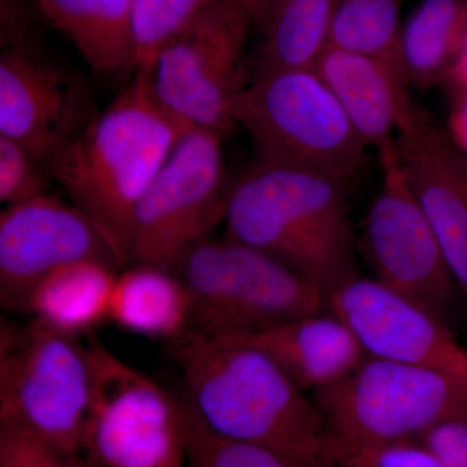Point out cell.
Wrapping results in <instances>:
<instances>
[{"label":"cell","instance_id":"1","mask_svg":"<svg viewBox=\"0 0 467 467\" xmlns=\"http://www.w3.org/2000/svg\"><path fill=\"white\" fill-rule=\"evenodd\" d=\"M173 343L183 400L205 426L303 467L327 462L324 414L267 353L193 330Z\"/></svg>","mask_w":467,"mask_h":467},{"label":"cell","instance_id":"2","mask_svg":"<svg viewBox=\"0 0 467 467\" xmlns=\"http://www.w3.org/2000/svg\"><path fill=\"white\" fill-rule=\"evenodd\" d=\"M189 129L160 101L149 70H138L47 164L52 180L90 218L122 267L138 205Z\"/></svg>","mask_w":467,"mask_h":467},{"label":"cell","instance_id":"3","mask_svg":"<svg viewBox=\"0 0 467 467\" xmlns=\"http://www.w3.org/2000/svg\"><path fill=\"white\" fill-rule=\"evenodd\" d=\"M348 184L252 162L227 202L225 235L290 266L327 296L359 275Z\"/></svg>","mask_w":467,"mask_h":467},{"label":"cell","instance_id":"4","mask_svg":"<svg viewBox=\"0 0 467 467\" xmlns=\"http://www.w3.org/2000/svg\"><path fill=\"white\" fill-rule=\"evenodd\" d=\"M250 137L254 164L304 169L349 183L368 147L316 69L252 73L232 104Z\"/></svg>","mask_w":467,"mask_h":467},{"label":"cell","instance_id":"5","mask_svg":"<svg viewBox=\"0 0 467 467\" xmlns=\"http://www.w3.org/2000/svg\"><path fill=\"white\" fill-rule=\"evenodd\" d=\"M175 273L189 290L192 330L199 333L248 337L325 310L317 285L226 235L196 245Z\"/></svg>","mask_w":467,"mask_h":467},{"label":"cell","instance_id":"6","mask_svg":"<svg viewBox=\"0 0 467 467\" xmlns=\"http://www.w3.org/2000/svg\"><path fill=\"white\" fill-rule=\"evenodd\" d=\"M90 399V359L79 339L36 321L5 325L0 344V427L82 454Z\"/></svg>","mask_w":467,"mask_h":467},{"label":"cell","instance_id":"7","mask_svg":"<svg viewBox=\"0 0 467 467\" xmlns=\"http://www.w3.org/2000/svg\"><path fill=\"white\" fill-rule=\"evenodd\" d=\"M312 399L328 435L340 441H417L441 423L467 418V376L367 356Z\"/></svg>","mask_w":467,"mask_h":467},{"label":"cell","instance_id":"8","mask_svg":"<svg viewBox=\"0 0 467 467\" xmlns=\"http://www.w3.org/2000/svg\"><path fill=\"white\" fill-rule=\"evenodd\" d=\"M84 451L92 467H186L189 409L97 337Z\"/></svg>","mask_w":467,"mask_h":467},{"label":"cell","instance_id":"9","mask_svg":"<svg viewBox=\"0 0 467 467\" xmlns=\"http://www.w3.org/2000/svg\"><path fill=\"white\" fill-rule=\"evenodd\" d=\"M223 137L192 128L175 144L138 205L128 265L175 272L223 223L233 186L226 177Z\"/></svg>","mask_w":467,"mask_h":467},{"label":"cell","instance_id":"10","mask_svg":"<svg viewBox=\"0 0 467 467\" xmlns=\"http://www.w3.org/2000/svg\"><path fill=\"white\" fill-rule=\"evenodd\" d=\"M252 27L238 3L214 0L160 50L150 84L187 128L232 130L234 98L250 78L244 57Z\"/></svg>","mask_w":467,"mask_h":467},{"label":"cell","instance_id":"11","mask_svg":"<svg viewBox=\"0 0 467 467\" xmlns=\"http://www.w3.org/2000/svg\"><path fill=\"white\" fill-rule=\"evenodd\" d=\"M378 152L382 178L358 236V256L371 278L445 321L459 288L409 184L395 138Z\"/></svg>","mask_w":467,"mask_h":467},{"label":"cell","instance_id":"12","mask_svg":"<svg viewBox=\"0 0 467 467\" xmlns=\"http://www.w3.org/2000/svg\"><path fill=\"white\" fill-rule=\"evenodd\" d=\"M84 260L122 269L97 226L72 202L47 193L0 213V300L5 309L23 313L34 285Z\"/></svg>","mask_w":467,"mask_h":467},{"label":"cell","instance_id":"13","mask_svg":"<svg viewBox=\"0 0 467 467\" xmlns=\"http://www.w3.org/2000/svg\"><path fill=\"white\" fill-rule=\"evenodd\" d=\"M92 117L88 94L73 73L29 39L3 45L0 137L47 165Z\"/></svg>","mask_w":467,"mask_h":467},{"label":"cell","instance_id":"14","mask_svg":"<svg viewBox=\"0 0 467 467\" xmlns=\"http://www.w3.org/2000/svg\"><path fill=\"white\" fill-rule=\"evenodd\" d=\"M325 310L352 331L370 358L467 376V349L444 319L371 276L358 275L335 288Z\"/></svg>","mask_w":467,"mask_h":467},{"label":"cell","instance_id":"15","mask_svg":"<svg viewBox=\"0 0 467 467\" xmlns=\"http://www.w3.org/2000/svg\"><path fill=\"white\" fill-rule=\"evenodd\" d=\"M395 140L409 184L467 299V173L459 152L418 104Z\"/></svg>","mask_w":467,"mask_h":467},{"label":"cell","instance_id":"16","mask_svg":"<svg viewBox=\"0 0 467 467\" xmlns=\"http://www.w3.org/2000/svg\"><path fill=\"white\" fill-rule=\"evenodd\" d=\"M315 69L367 147L393 140L416 107L404 75L379 58L328 46Z\"/></svg>","mask_w":467,"mask_h":467},{"label":"cell","instance_id":"17","mask_svg":"<svg viewBox=\"0 0 467 467\" xmlns=\"http://www.w3.org/2000/svg\"><path fill=\"white\" fill-rule=\"evenodd\" d=\"M233 337L267 353L304 392L340 382L367 358L352 331L327 310Z\"/></svg>","mask_w":467,"mask_h":467},{"label":"cell","instance_id":"18","mask_svg":"<svg viewBox=\"0 0 467 467\" xmlns=\"http://www.w3.org/2000/svg\"><path fill=\"white\" fill-rule=\"evenodd\" d=\"M95 75L130 79L137 72L133 0H34Z\"/></svg>","mask_w":467,"mask_h":467},{"label":"cell","instance_id":"19","mask_svg":"<svg viewBox=\"0 0 467 467\" xmlns=\"http://www.w3.org/2000/svg\"><path fill=\"white\" fill-rule=\"evenodd\" d=\"M119 267L84 260L55 270L34 285L23 313L67 337L90 335L109 321L110 297Z\"/></svg>","mask_w":467,"mask_h":467},{"label":"cell","instance_id":"20","mask_svg":"<svg viewBox=\"0 0 467 467\" xmlns=\"http://www.w3.org/2000/svg\"><path fill=\"white\" fill-rule=\"evenodd\" d=\"M109 322L126 333L175 342L192 328V297L177 273L130 264L116 276Z\"/></svg>","mask_w":467,"mask_h":467},{"label":"cell","instance_id":"21","mask_svg":"<svg viewBox=\"0 0 467 467\" xmlns=\"http://www.w3.org/2000/svg\"><path fill=\"white\" fill-rule=\"evenodd\" d=\"M467 33V0H420L402 21L399 55L409 86L444 81Z\"/></svg>","mask_w":467,"mask_h":467},{"label":"cell","instance_id":"22","mask_svg":"<svg viewBox=\"0 0 467 467\" xmlns=\"http://www.w3.org/2000/svg\"><path fill=\"white\" fill-rule=\"evenodd\" d=\"M337 0H278L257 24L254 72L315 69L330 46Z\"/></svg>","mask_w":467,"mask_h":467},{"label":"cell","instance_id":"23","mask_svg":"<svg viewBox=\"0 0 467 467\" xmlns=\"http://www.w3.org/2000/svg\"><path fill=\"white\" fill-rule=\"evenodd\" d=\"M402 3L404 0H337L330 46L379 58L404 75L399 55Z\"/></svg>","mask_w":467,"mask_h":467},{"label":"cell","instance_id":"24","mask_svg":"<svg viewBox=\"0 0 467 467\" xmlns=\"http://www.w3.org/2000/svg\"><path fill=\"white\" fill-rule=\"evenodd\" d=\"M214 0H133L135 60L150 70L160 50Z\"/></svg>","mask_w":467,"mask_h":467},{"label":"cell","instance_id":"25","mask_svg":"<svg viewBox=\"0 0 467 467\" xmlns=\"http://www.w3.org/2000/svg\"><path fill=\"white\" fill-rule=\"evenodd\" d=\"M187 409L186 467H303L261 445L217 434Z\"/></svg>","mask_w":467,"mask_h":467},{"label":"cell","instance_id":"26","mask_svg":"<svg viewBox=\"0 0 467 467\" xmlns=\"http://www.w3.org/2000/svg\"><path fill=\"white\" fill-rule=\"evenodd\" d=\"M326 460L333 467H447L418 441L349 442L328 435Z\"/></svg>","mask_w":467,"mask_h":467},{"label":"cell","instance_id":"27","mask_svg":"<svg viewBox=\"0 0 467 467\" xmlns=\"http://www.w3.org/2000/svg\"><path fill=\"white\" fill-rule=\"evenodd\" d=\"M51 174L47 165L15 140L0 137V202L20 204L47 195Z\"/></svg>","mask_w":467,"mask_h":467},{"label":"cell","instance_id":"28","mask_svg":"<svg viewBox=\"0 0 467 467\" xmlns=\"http://www.w3.org/2000/svg\"><path fill=\"white\" fill-rule=\"evenodd\" d=\"M0 467H92L81 453L46 444L18 430L0 427Z\"/></svg>","mask_w":467,"mask_h":467},{"label":"cell","instance_id":"29","mask_svg":"<svg viewBox=\"0 0 467 467\" xmlns=\"http://www.w3.org/2000/svg\"><path fill=\"white\" fill-rule=\"evenodd\" d=\"M417 441L434 451L445 466L467 467V418L441 423Z\"/></svg>","mask_w":467,"mask_h":467},{"label":"cell","instance_id":"30","mask_svg":"<svg viewBox=\"0 0 467 467\" xmlns=\"http://www.w3.org/2000/svg\"><path fill=\"white\" fill-rule=\"evenodd\" d=\"M445 134L451 146L467 156V98H453Z\"/></svg>","mask_w":467,"mask_h":467},{"label":"cell","instance_id":"31","mask_svg":"<svg viewBox=\"0 0 467 467\" xmlns=\"http://www.w3.org/2000/svg\"><path fill=\"white\" fill-rule=\"evenodd\" d=\"M442 82L450 86L453 98H467V33L459 57L451 64Z\"/></svg>","mask_w":467,"mask_h":467},{"label":"cell","instance_id":"32","mask_svg":"<svg viewBox=\"0 0 467 467\" xmlns=\"http://www.w3.org/2000/svg\"><path fill=\"white\" fill-rule=\"evenodd\" d=\"M241 5L243 11L250 16L254 27L263 20L267 11L275 5L278 0H234Z\"/></svg>","mask_w":467,"mask_h":467},{"label":"cell","instance_id":"33","mask_svg":"<svg viewBox=\"0 0 467 467\" xmlns=\"http://www.w3.org/2000/svg\"><path fill=\"white\" fill-rule=\"evenodd\" d=\"M457 152H459V150H457ZM459 159H460L461 165H462V168L465 169L466 173H467V156H463L462 153L459 152Z\"/></svg>","mask_w":467,"mask_h":467},{"label":"cell","instance_id":"34","mask_svg":"<svg viewBox=\"0 0 467 467\" xmlns=\"http://www.w3.org/2000/svg\"><path fill=\"white\" fill-rule=\"evenodd\" d=\"M312 467H333V466H331L330 463L322 462V463H317V465H315V466H312Z\"/></svg>","mask_w":467,"mask_h":467}]
</instances>
